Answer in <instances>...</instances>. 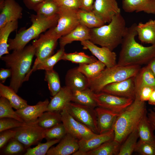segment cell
I'll return each mask as SVG.
<instances>
[{"label":"cell","mask_w":155,"mask_h":155,"mask_svg":"<svg viewBox=\"0 0 155 155\" xmlns=\"http://www.w3.org/2000/svg\"><path fill=\"white\" fill-rule=\"evenodd\" d=\"M137 24L134 23L127 28L123 38L117 64L127 66L147 64L155 57V44L145 46L137 42Z\"/></svg>","instance_id":"6da1fadb"},{"label":"cell","mask_w":155,"mask_h":155,"mask_svg":"<svg viewBox=\"0 0 155 155\" xmlns=\"http://www.w3.org/2000/svg\"><path fill=\"white\" fill-rule=\"evenodd\" d=\"M34 46L30 44L23 49L13 51L11 54L0 57L5 66L11 69L12 75L9 86L17 93L31 69L33 58L35 55Z\"/></svg>","instance_id":"7a4b0ae2"},{"label":"cell","mask_w":155,"mask_h":155,"mask_svg":"<svg viewBox=\"0 0 155 155\" xmlns=\"http://www.w3.org/2000/svg\"><path fill=\"white\" fill-rule=\"evenodd\" d=\"M147 113L145 102L141 101L136 96L132 103L118 116L113 127L114 140L121 144L131 133L137 129Z\"/></svg>","instance_id":"3957f363"},{"label":"cell","mask_w":155,"mask_h":155,"mask_svg":"<svg viewBox=\"0 0 155 155\" xmlns=\"http://www.w3.org/2000/svg\"><path fill=\"white\" fill-rule=\"evenodd\" d=\"M127 28L125 20L120 13L115 16L108 24L90 29L89 40L96 44L113 51L121 44Z\"/></svg>","instance_id":"277c9868"},{"label":"cell","mask_w":155,"mask_h":155,"mask_svg":"<svg viewBox=\"0 0 155 155\" xmlns=\"http://www.w3.org/2000/svg\"><path fill=\"white\" fill-rule=\"evenodd\" d=\"M58 19V14L46 17L37 14L30 16L31 25L19 31L13 39L8 40L9 51L23 49L31 40L35 39L47 30L55 26Z\"/></svg>","instance_id":"5b68a950"},{"label":"cell","mask_w":155,"mask_h":155,"mask_svg":"<svg viewBox=\"0 0 155 155\" xmlns=\"http://www.w3.org/2000/svg\"><path fill=\"white\" fill-rule=\"evenodd\" d=\"M141 67L139 65L123 66L117 64L106 67L97 77L89 80V88L94 93H98L108 84L134 77Z\"/></svg>","instance_id":"8992f818"},{"label":"cell","mask_w":155,"mask_h":155,"mask_svg":"<svg viewBox=\"0 0 155 155\" xmlns=\"http://www.w3.org/2000/svg\"><path fill=\"white\" fill-rule=\"evenodd\" d=\"M78 10L59 7L57 24L43 34L59 39L69 33L80 24L77 16Z\"/></svg>","instance_id":"52a82bcc"},{"label":"cell","mask_w":155,"mask_h":155,"mask_svg":"<svg viewBox=\"0 0 155 155\" xmlns=\"http://www.w3.org/2000/svg\"><path fill=\"white\" fill-rule=\"evenodd\" d=\"M64 109L78 121L86 125L95 133H99L95 108L71 102Z\"/></svg>","instance_id":"ba28073f"},{"label":"cell","mask_w":155,"mask_h":155,"mask_svg":"<svg viewBox=\"0 0 155 155\" xmlns=\"http://www.w3.org/2000/svg\"><path fill=\"white\" fill-rule=\"evenodd\" d=\"M13 129L16 131L14 138L23 144L26 149L37 144L44 138L46 130L38 125L37 120Z\"/></svg>","instance_id":"9c48e42d"},{"label":"cell","mask_w":155,"mask_h":155,"mask_svg":"<svg viewBox=\"0 0 155 155\" xmlns=\"http://www.w3.org/2000/svg\"><path fill=\"white\" fill-rule=\"evenodd\" d=\"M58 40L41 34L37 39L32 42V44L35 50V56L36 58L33 66L26 79V81L28 80L30 76L39 63L53 54Z\"/></svg>","instance_id":"30bf717a"},{"label":"cell","mask_w":155,"mask_h":155,"mask_svg":"<svg viewBox=\"0 0 155 155\" xmlns=\"http://www.w3.org/2000/svg\"><path fill=\"white\" fill-rule=\"evenodd\" d=\"M94 99L97 106L104 108L119 114L134 100L131 98L121 97L101 92L94 93Z\"/></svg>","instance_id":"8fae6325"},{"label":"cell","mask_w":155,"mask_h":155,"mask_svg":"<svg viewBox=\"0 0 155 155\" xmlns=\"http://www.w3.org/2000/svg\"><path fill=\"white\" fill-rule=\"evenodd\" d=\"M101 92L134 100L135 97L134 77L108 84Z\"/></svg>","instance_id":"7c38bea8"},{"label":"cell","mask_w":155,"mask_h":155,"mask_svg":"<svg viewBox=\"0 0 155 155\" xmlns=\"http://www.w3.org/2000/svg\"><path fill=\"white\" fill-rule=\"evenodd\" d=\"M84 49L89 50L92 54L106 66L110 68L117 64L116 53L108 48L105 47H99L89 40L81 42Z\"/></svg>","instance_id":"4fadbf2b"},{"label":"cell","mask_w":155,"mask_h":155,"mask_svg":"<svg viewBox=\"0 0 155 155\" xmlns=\"http://www.w3.org/2000/svg\"><path fill=\"white\" fill-rule=\"evenodd\" d=\"M92 11L105 23H108L121 13V9L116 0H95Z\"/></svg>","instance_id":"5bb4252c"},{"label":"cell","mask_w":155,"mask_h":155,"mask_svg":"<svg viewBox=\"0 0 155 155\" xmlns=\"http://www.w3.org/2000/svg\"><path fill=\"white\" fill-rule=\"evenodd\" d=\"M0 28L22 18V8L15 0H5L0 5Z\"/></svg>","instance_id":"9a60e30c"},{"label":"cell","mask_w":155,"mask_h":155,"mask_svg":"<svg viewBox=\"0 0 155 155\" xmlns=\"http://www.w3.org/2000/svg\"><path fill=\"white\" fill-rule=\"evenodd\" d=\"M114 132L113 129L108 131L97 134L87 140H79V148L73 155H85L87 152L95 149L104 143L114 139Z\"/></svg>","instance_id":"2e32d148"},{"label":"cell","mask_w":155,"mask_h":155,"mask_svg":"<svg viewBox=\"0 0 155 155\" xmlns=\"http://www.w3.org/2000/svg\"><path fill=\"white\" fill-rule=\"evenodd\" d=\"M78 139L67 133L55 146L51 147L47 153V155H69L73 154L79 148Z\"/></svg>","instance_id":"e0dca14e"},{"label":"cell","mask_w":155,"mask_h":155,"mask_svg":"<svg viewBox=\"0 0 155 155\" xmlns=\"http://www.w3.org/2000/svg\"><path fill=\"white\" fill-rule=\"evenodd\" d=\"M49 101L48 99L43 101H40L34 105H28L25 108L16 110L19 116L26 123L36 121L45 112L47 111V108Z\"/></svg>","instance_id":"ac0fdd59"},{"label":"cell","mask_w":155,"mask_h":155,"mask_svg":"<svg viewBox=\"0 0 155 155\" xmlns=\"http://www.w3.org/2000/svg\"><path fill=\"white\" fill-rule=\"evenodd\" d=\"M95 110L97 115L99 133L113 129L115 122L119 114L98 106L95 108Z\"/></svg>","instance_id":"d6986e66"},{"label":"cell","mask_w":155,"mask_h":155,"mask_svg":"<svg viewBox=\"0 0 155 155\" xmlns=\"http://www.w3.org/2000/svg\"><path fill=\"white\" fill-rule=\"evenodd\" d=\"M65 86L72 91L82 90L89 88V81L77 67L71 69L67 71L65 78Z\"/></svg>","instance_id":"ffe728a7"},{"label":"cell","mask_w":155,"mask_h":155,"mask_svg":"<svg viewBox=\"0 0 155 155\" xmlns=\"http://www.w3.org/2000/svg\"><path fill=\"white\" fill-rule=\"evenodd\" d=\"M122 8L127 13L143 12L155 14V0H122Z\"/></svg>","instance_id":"44dd1931"},{"label":"cell","mask_w":155,"mask_h":155,"mask_svg":"<svg viewBox=\"0 0 155 155\" xmlns=\"http://www.w3.org/2000/svg\"><path fill=\"white\" fill-rule=\"evenodd\" d=\"M72 91L66 86L61 87L60 90L51 98L47 111L61 112L66 105L71 102Z\"/></svg>","instance_id":"7402d4cb"},{"label":"cell","mask_w":155,"mask_h":155,"mask_svg":"<svg viewBox=\"0 0 155 155\" xmlns=\"http://www.w3.org/2000/svg\"><path fill=\"white\" fill-rule=\"evenodd\" d=\"M90 29L79 24L69 33L59 38L60 47H64L74 41L80 42L90 40Z\"/></svg>","instance_id":"603a6c76"},{"label":"cell","mask_w":155,"mask_h":155,"mask_svg":"<svg viewBox=\"0 0 155 155\" xmlns=\"http://www.w3.org/2000/svg\"><path fill=\"white\" fill-rule=\"evenodd\" d=\"M136 29L139 40L142 43L155 44V20L150 19L137 24Z\"/></svg>","instance_id":"cb8c5ba5"},{"label":"cell","mask_w":155,"mask_h":155,"mask_svg":"<svg viewBox=\"0 0 155 155\" xmlns=\"http://www.w3.org/2000/svg\"><path fill=\"white\" fill-rule=\"evenodd\" d=\"M135 95L142 87L149 86L155 89V77L148 65L141 68L134 77Z\"/></svg>","instance_id":"d4e9b609"},{"label":"cell","mask_w":155,"mask_h":155,"mask_svg":"<svg viewBox=\"0 0 155 155\" xmlns=\"http://www.w3.org/2000/svg\"><path fill=\"white\" fill-rule=\"evenodd\" d=\"M9 86L0 83V96L7 99L13 108L16 110L23 108L28 105L27 101L18 96Z\"/></svg>","instance_id":"484cf974"},{"label":"cell","mask_w":155,"mask_h":155,"mask_svg":"<svg viewBox=\"0 0 155 155\" xmlns=\"http://www.w3.org/2000/svg\"><path fill=\"white\" fill-rule=\"evenodd\" d=\"M77 13L79 23L89 29L98 28L105 24L92 11H87L79 9Z\"/></svg>","instance_id":"4316f807"},{"label":"cell","mask_w":155,"mask_h":155,"mask_svg":"<svg viewBox=\"0 0 155 155\" xmlns=\"http://www.w3.org/2000/svg\"><path fill=\"white\" fill-rule=\"evenodd\" d=\"M18 27V21H16L9 22L0 28V57L9 53V36L11 33L17 29Z\"/></svg>","instance_id":"83f0119b"},{"label":"cell","mask_w":155,"mask_h":155,"mask_svg":"<svg viewBox=\"0 0 155 155\" xmlns=\"http://www.w3.org/2000/svg\"><path fill=\"white\" fill-rule=\"evenodd\" d=\"M72 92V102L93 108L97 106L93 97L94 92L89 88Z\"/></svg>","instance_id":"f1b7e54d"},{"label":"cell","mask_w":155,"mask_h":155,"mask_svg":"<svg viewBox=\"0 0 155 155\" xmlns=\"http://www.w3.org/2000/svg\"><path fill=\"white\" fill-rule=\"evenodd\" d=\"M137 129L140 140L155 143V135L154 133V130L148 120L147 113L141 119Z\"/></svg>","instance_id":"f546056e"},{"label":"cell","mask_w":155,"mask_h":155,"mask_svg":"<svg viewBox=\"0 0 155 155\" xmlns=\"http://www.w3.org/2000/svg\"><path fill=\"white\" fill-rule=\"evenodd\" d=\"M120 146L121 144L113 140L107 141L97 148L87 152L85 155H118Z\"/></svg>","instance_id":"4dcf8cb0"},{"label":"cell","mask_w":155,"mask_h":155,"mask_svg":"<svg viewBox=\"0 0 155 155\" xmlns=\"http://www.w3.org/2000/svg\"><path fill=\"white\" fill-rule=\"evenodd\" d=\"M105 65L100 61L89 64H80L78 70L90 80L97 77L106 68Z\"/></svg>","instance_id":"1f68e13d"},{"label":"cell","mask_w":155,"mask_h":155,"mask_svg":"<svg viewBox=\"0 0 155 155\" xmlns=\"http://www.w3.org/2000/svg\"><path fill=\"white\" fill-rule=\"evenodd\" d=\"M38 125L45 129L51 128L62 123L60 112L46 111L37 119Z\"/></svg>","instance_id":"d6a6232c"},{"label":"cell","mask_w":155,"mask_h":155,"mask_svg":"<svg viewBox=\"0 0 155 155\" xmlns=\"http://www.w3.org/2000/svg\"><path fill=\"white\" fill-rule=\"evenodd\" d=\"M60 114L62 122L67 133L80 140L78 133V122L65 109L61 111Z\"/></svg>","instance_id":"836d02e7"},{"label":"cell","mask_w":155,"mask_h":155,"mask_svg":"<svg viewBox=\"0 0 155 155\" xmlns=\"http://www.w3.org/2000/svg\"><path fill=\"white\" fill-rule=\"evenodd\" d=\"M61 60L68 61L73 63L79 64L90 63L98 60L94 56L88 55L82 52H75L69 53L65 52Z\"/></svg>","instance_id":"e575fe53"},{"label":"cell","mask_w":155,"mask_h":155,"mask_svg":"<svg viewBox=\"0 0 155 155\" xmlns=\"http://www.w3.org/2000/svg\"><path fill=\"white\" fill-rule=\"evenodd\" d=\"M139 135L137 129L131 133L121 146L118 155H131L134 152Z\"/></svg>","instance_id":"d590c367"},{"label":"cell","mask_w":155,"mask_h":155,"mask_svg":"<svg viewBox=\"0 0 155 155\" xmlns=\"http://www.w3.org/2000/svg\"><path fill=\"white\" fill-rule=\"evenodd\" d=\"M44 80L47 83L49 89L53 96L61 90L62 87L59 76L53 69L45 71Z\"/></svg>","instance_id":"8d00e7d4"},{"label":"cell","mask_w":155,"mask_h":155,"mask_svg":"<svg viewBox=\"0 0 155 155\" xmlns=\"http://www.w3.org/2000/svg\"><path fill=\"white\" fill-rule=\"evenodd\" d=\"M59 7L53 0H45L34 10L36 14L46 17L57 14Z\"/></svg>","instance_id":"74e56055"},{"label":"cell","mask_w":155,"mask_h":155,"mask_svg":"<svg viewBox=\"0 0 155 155\" xmlns=\"http://www.w3.org/2000/svg\"><path fill=\"white\" fill-rule=\"evenodd\" d=\"M64 53V47H60L55 54L39 63L36 66L34 71L37 70H44L45 71L53 69L54 66L61 60Z\"/></svg>","instance_id":"f35d334b"},{"label":"cell","mask_w":155,"mask_h":155,"mask_svg":"<svg viewBox=\"0 0 155 155\" xmlns=\"http://www.w3.org/2000/svg\"><path fill=\"white\" fill-rule=\"evenodd\" d=\"M12 108V106L7 99L3 97L0 96V118H12L22 122H25Z\"/></svg>","instance_id":"ab89813d"},{"label":"cell","mask_w":155,"mask_h":155,"mask_svg":"<svg viewBox=\"0 0 155 155\" xmlns=\"http://www.w3.org/2000/svg\"><path fill=\"white\" fill-rule=\"evenodd\" d=\"M61 140L55 139L49 141L42 143H38L35 147H29L26 149L24 155H44L54 145L59 143Z\"/></svg>","instance_id":"60d3db41"},{"label":"cell","mask_w":155,"mask_h":155,"mask_svg":"<svg viewBox=\"0 0 155 155\" xmlns=\"http://www.w3.org/2000/svg\"><path fill=\"white\" fill-rule=\"evenodd\" d=\"M67 133L66 130L62 122L51 128L46 129L44 138L47 141L61 140Z\"/></svg>","instance_id":"b9f144b4"},{"label":"cell","mask_w":155,"mask_h":155,"mask_svg":"<svg viewBox=\"0 0 155 155\" xmlns=\"http://www.w3.org/2000/svg\"><path fill=\"white\" fill-rule=\"evenodd\" d=\"M134 152L142 155H155V143L139 140L137 142Z\"/></svg>","instance_id":"7bdbcfd3"},{"label":"cell","mask_w":155,"mask_h":155,"mask_svg":"<svg viewBox=\"0 0 155 155\" xmlns=\"http://www.w3.org/2000/svg\"><path fill=\"white\" fill-rule=\"evenodd\" d=\"M26 149L23 144L13 138L11 139L5 147L3 152L7 155H15L20 154Z\"/></svg>","instance_id":"ee69618b"},{"label":"cell","mask_w":155,"mask_h":155,"mask_svg":"<svg viewBox=\"0 0 155 155\" xmlns=\"http://www.w3.org/2000/svg\"><path fill=\"white\" fill-rule=\"evenodd\" d=\"M28 123L22 122L10 118H0V132L2 131L20 127Z\"/></svg>","instance_id":"f6af8a7d"},{"label":"cell","mask_w":155,"mask_h":155,"mask_svg":"<svg viewBox=\"0 0 155 155\" xmlns=\"http://www.w3.org/2000/svg\"><path fill=\"white\" fill-rule=\"evenodd\" d=\"M78 133L80 140H89L97 134L86 125L78 122Z\"/></svg>","instance_id":"bcb514c9"},{"label":"cell","mask_w":155,"mask_h":155,"mask_svg":"<svg viewBox=\"0 0 155 155\" xmlns=\"http://www.w3.org/2000/svg\"><path fill=\"white\" fill-rule=\"evenodd\" d=\"M16 131L13 129H7L0 133V148L4 147L11 139L14 137Z\"/></svg>","instance_id":"7dc6e473"},{"label":"cell","mask_w":155,"mask_h":155,"mask_svg":"<svg viewBox=\"0 0 155 155\" xmlns=\"http://www.w3.org/2000/svg\"><path fill=\"white\" fill-rule=\"evenodd\" d=\"M154 89L149 86H144L136 94L135 96H138L140 100L142 102L148 101Z\"/></svg>","instance_id":"c3c4849f"},{"label":"cell","mask_w":155,"mask_h":155,"mask_svg":"<svg viewBox=\"0 0 155 155\" xmlns=\"http://www.w3.org/2000/svg\"><path fill=\"white\" fill-rule=\"evenodd\" d=\"M59 7L75 10L79 9L78 0H53Z\"/></svg>","instance_id":"681fc988"},{"label":"cell","mask_w":155,"mask_h":155,"mask_svg":"<svg viewBox=\"0 0 155 155\" xmlns=\"http://www.w3.org/2000/svg\"><path fill=\"white\" fill-rule=\"evenodd\" d=\"M95 0H78L79 9L87 11H92Z\"/></svg>","instance_id":"f907efd6"},{"label":"cell","mask_w":155,"mask_h":155,"mask_svg":"<svg viewBox=\"0 0 155 155\" xmlns=\"http://www.w3.org/2000/svg\"><path fill=\"white\" fill-rule=\"evenodd\" d=\"M25 6L28 9L34 11L40 4L45 0H22Z\"/></svg>","instance_id":"816d5d0a"},{"label":"cell","mask_w":155,"mask_h":155,"mask_svg":"<svg viewBox=\"0 0 155 155\" xmlns=\"http://www.w3.org/2000/svg\"><path fill=\"white\" fill-rule=\"evenodd\" d=\"M12 72L10 69L1 68L0 70V80L1 83H3L7 79L11 77Z\"/></svg>","instance_id":"f5cc1de1"},{"label":"cell","mask_w":155,"mask_h":155,"mask_svg":"<svg viewBox=\"0 0 155 155\" xmlns=\"http://www.w3.org/2000/svg\"><path fill=\"white\" fill-rule=\"evenodd\" d=\"M148 120L154 130H155V107L149 110L147 113Z\"/></svg>","instance_id":"db71d44e"},{"label":"cell","mask_w":155,"mask_h":155,"mask_svg":"<svg viewBox=\"0 0 155 155\" xmlns=\"http://www.w3.org/2000/svg\"><path fill=\"white\" fill-rule=\"evenodd\" d=\"M149 104L155 106V89H154L148 100Z\"/></svg>","instance_id":"11a10c76"},{"label":"cell","mask_w":155,"mask_h":155,"mask_svg":"<svg viewBox=\"0 0 155 155\" xmlns=\"http://www.w3.org/2000/svg\"><path fill=\"white\" fill-rule=\"evenodd\" d=\"M147 65L150 68L155 77V57L151 60Z\"/></svg>","instance_id":"9f6ffc18"},{"label":"cell","mask_w":155,"mask_h":155,"mask_svg":"<svg viewBox=\"0 0 155 155\" xmlns=\"http://www.w3.org/2000/svg\"><path fill=\"white\" fill-rule=\"evenodd\" d=\"M5 0H0V5H2Z\"/></svg>","instance_id":"6f0895ef"}]
</instances>
